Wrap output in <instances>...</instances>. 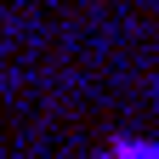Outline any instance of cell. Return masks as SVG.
<instances>
[{
	"mask_svg": "<svg viewBox=\"0 0 159 159\" xmlns=\"http://www.w3.org/2000/svg\"><path fill=\"white\" fill-rule=\"evenodd\" d=\"M97 159H159V136H148V131H119Z\"/></svg>",
	"mask_w": 159,
	"mask_h": 159,
	"instance_id": "1",
	"label": "cell"
}]
</instances>
